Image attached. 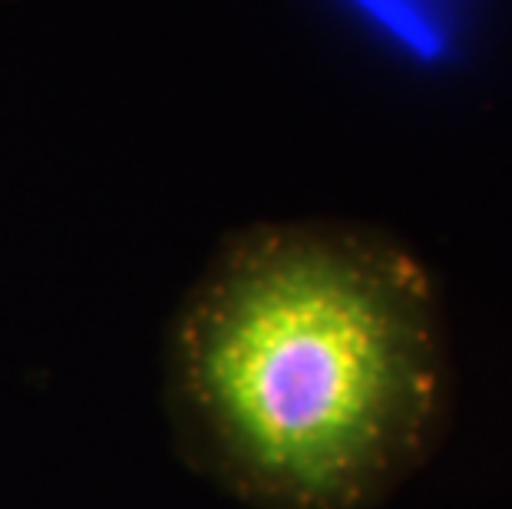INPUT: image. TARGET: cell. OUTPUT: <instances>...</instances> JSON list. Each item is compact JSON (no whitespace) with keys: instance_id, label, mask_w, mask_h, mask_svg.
Returning <instances> with one entry per match:
<instances>
[{"instance_id":"6da1fadb","label":"cell","mask_w":512,"mask_h":509,"mask_svg":"<svg viewBox=\"0 0 512 509\" xmlns=\"http://www.w3.org/2000/svg\"><path fill=\"white\" fill-rule=\"evenodd\" d=\"M169 391L189 453L258 509H374L453 404L433 275L361 225H261L185 305Z\"/></svg>"}]
</instances>
